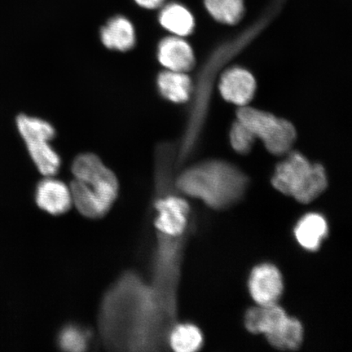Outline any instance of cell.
I'll return each mask as SVG.
<instances>
[{"label":"cell","mask_w":352,"mask_h":352,"mask_svg":"<svg viewBox=\"0 0 352 352\" xmlns=\"http://www.w3.org/2000/svg\"><path fill=\"white\" fill-rule=\"evenodd\" d=\"M206 10L214 20L234 25L244 14V0H204Z\"/></svg>","instance_id":"ffe728a7"},{"label":"cell","mask_w":352,"mask_h":352,"mask_svg":"<svg viewBox=\"0 0 352 352\" xmlns=\"http://www.w3.org/2000/svg\"><path fill=\"white\" fill-rule=\"evenodd\" d=\"M154 209L157 217L154 220L156 231L161 234L180 236L190 232V206L180 195L175 187L156 189Z\"/></svg>","instance_id":"ba28073f"},{"label":"cell","mask_w":352,"mask_h":352,"mask_svg":"<svg viewBox=\"0 0 352 352\" xmlns=\"http://www.w3.org/2000/svg\"><path fill=\"white\" fill-rule=\"evenodd\" d=\"M265 337L276 349L296 351L302 346L305 329L300 320L288 316L275 331Z\"/></svg>","instance_id":"ac0fdd59"},{"label":"cell","mask_w":352,"mask_h":352,"mask_svg":"<svg viewBox=\"0 0 352 352\" xmlns=\"http://www.w3.org/2000/svg\"><path fill=\"white\" fill-rule=\"evenodd\" d=\"M230 138L233 151L239 154L249 153L256 140L248 127L237 120L231 127Z\"/></svg>","instance_id":"7402d4cb"},{"label":"cell","mask_w":352,"mask_h":352,"mask_svg":"<svg viewBox=\"0 0 352 352\" xmlns=\"http://www.w3.org/2000/svg\"><path fill=\"white\" fill-rule=\"evenodd\" d=\"M236 120L248 127L267 151L283 156L292 151L297 133L292 122L256 108L244 105L237 109Z\"/></svg>","instance_id":"5b68a950"},{"label":"cell","mask_w":352,"mask_h":352,"mask_svg":"<svg viewBox=\"0 0 352 352\" xmlns=\"http://www.w3.org/2000/svg\"><path fill=\"white\" fill-rule=\"evenodd\" d=\"M219 89L223 98L244 107L254 98L256 82L253 74L245 69L233 67L226 70L220 76Z\"/></svg>","instance_id":"30bf717a"},{"label":"cell","mask_w":352,"mask_h":352,"mask_svg":"<svg viewBox=\"0 0 352 352\" xmlns=\"http://www.w3.org/2000/svg\"><path fill=\"white\" fill-rule=\"evenodd\" d=\"M99 329L110 350L161 351L177 323L166 311L151 283L135 272L122 274L101 302Z\"/></svg>","instance_id":"6da1fadb"},{"label":"cell","mask_w":352,"mask_h":352,"mask_svg":"<svg viewBox=\"0 0 352 352\" xmlns=\"http://www.w3.org/2000/svg\"><path fill=\"white\" fill-rule=\"evenodd\" d=\"M72 170L74 179L83 184L107 214L116 201L120 189L116 174L98 156L91 153L79 154L73 162Z\"/></svg>","instance_id":"52a82bcc"},{"label":"cell","mask_w":352,"mask_h":352,"mask_svg":"<svg viewBox=\"0 0 352 352\" xmlns=\"http://www.w3.org/2000/svg\"><path fill=\"white\" fill-rule=\"evenodd\" d=\"M272 184L283 195L308 204L325 191L328 178L322 165L312 164L302 153L290 151L276 166Z\"/></svg>","instance_id":"277c9868"},{"label":"cell","mask_w":352,"mask_h":352,"mask_svg":"<svg viewBox=\"0 0 352 352\" xmlns=\"http://www.w3.org/2000/svg\"><path fill=\"white\" fill-rule=\"evenodd\" d=\"M294 233L302 249L309 252H318L329 235L327 219L320 213H307L298 220Z\"/></svg>","instance_id":"5bb4252c"},{"label":"cell","mask_w":352,"mask_h":352,"mask_svg":"<svg viewBox=\"0 0 352 352\" xmlns=\"http://www.w3.org/2000/svg\"><path fill=\"white\" fill-rule=\"evenodd\" d=\"M264 30L261 21H256L245 32L215 48L201 66L195 86L192 87V104L186 125L177 145L175 144L176 164L182 166L195 152L208 117L215 79L224 65L249 45Z\"/></svg>","instance_id":"7a4b0ae2"},{"label":"cell","mask_w":352,"mask_h":352,"mask_svg":"<svg viewBox=\"0 0 352 352\" xmlns=\"http://www.w3.org/2000/svg\"><path fill=\"white\" fill-rule=\"evenodd\" d=\"M17 131L39 173L54 176L61 165L59 154L50 142L56 136L54 126L41 118L20 114L16 118Z\"/></svg>","instance_id":"8992f818"},{"label":"cell","mask_w":352,"mask_h":352,"mask_svg":"<svg viewBox=\"0 0 352 352\" xmlns=\"http://www.w3.org/2000/svg\"><path fill=\"white\" fill-rule=\"evenodd\" d=\"M35 201L39 208L52 215L63 214L73 205L69 187L54 176H46L38 184Z\"/></svg>","instance_id":"8fae6325"},{"label":"cell","mask_w":352,"mask_h":352,"mask_svg":"<svg viewBox=\"0 0 352 352\" xmlns=\"http://www.w3.org/2000/svg\"><path fill=\"white\" fill-rule=\"evenodd\" d=\"M201 329L191 323H176L170 330L167 344L175 351L195 352L204 346Z\"/></svg>","instance_id":"d6986e66"},{"label":"cell","mask_w":352,"mask_h":352,"mask_svg":"<svg viewBox=\"0 0 352 352\" xmlns=\"http://www.w3.org/2000/svg\"><path fill=\"white\" fill-rule=\"evenodd\" d=\"M100 38L103 45L110 50L130 51L136 43L135 26L127 17L114 16L101 28Z\"/></svg>","instance_id":"4fadbf2b"},{"label":"cell","mask_w":352,"mask_h":352,"mask_svg":"<svg viewBox=\"0 0 352 352\" xmlns=\"http://www.w3.org/2000/svg\"><path fill=\"white\" fill-rule=\"evenodd\" d=\"M90 334L85 328L77 324H66L60 330L57 342L61 350L69 352H81L89 346Z\"/></svg>","instance_id":"44dd1931"},{"label":"cell","mask_w":352,"mask_h":352,"mask_svg":"<svg viewBox=\"0 0 352 352\" xmlns=\"http://www.w3.org/2000/svg\"><path fill=\"white\" fill-rule=\"evenodd\" d=\"M249 179L239 167L210 160L184 170L175 178L180 195L200 200L214 210L230 208L244 197Z\"/></svg>","instance_id":"3957f363"},{"label":"cell","mask_w":352,"mask_h":352,"mask_svg":"<svg viewBox=\"0 0 352 352\" xmlns=\"http://www.w3.org/2000/svg\"><path fill=\"white\" fill-rule=\"evenodd\" d=\"M157 60L166 69L187 73L195 65V56L186 41L182 37L168 36L158 43Z\"/></svg>","instance_id":"7c38bea8"},{"label":"cell","mask_w":352,"mask_h":352,"mask_svg":"<svg viewBox=\"0 0 352 352\" xmlns=\"http://www.w3.org/2000/svg\"><path fill=\"white\" fill-rule=\"evenodd\" d=\"M134 2L144 10H153L161 8L165 0H134Z\"/></svg>","instance_id":"603a6c76"},{"label":"cell","mask_w":352,"mask_h":352,"mask_svg":"<svg viewBox=\"0 0 352 352\" xmlns=\"http://www.w3.org/2000/svg\"><path fill=\"white\" fill-rule=\"evenodd\" d=\"M284 308L276 305H257L249 308L245 315V327L253 334H270L280 327L287 318Z\"/></svg>","instance_id":"9a60e30c"},{"label":"cell","mask_w":352,"mask_h":352,"mask_svg":"<svg viewBox=\"0 0 352 352\" xmlns=\"http://www.w3.org/2000/svg\"><path fill=\"white\" fill-rule=\"evenodd\" d=\"M158 21L167 32L182 38L190 34L195 28L190 11L178 3H170L162 7Z\"/></svg>","instance_id":"e0dca14e"},{"label":"cell","mask_w":352,"mask_h":352,"mask_svg":"<svg viewBox=\"0 0 352 352\" xmlns=\"http://www.w3.org/2000/svg\"><path fill=\"white\" fill-rule=\"evenodd\" d=\"M248 287L250 296L257 305H276L283 294V275L274 264H259L250 272Z\"/></svg>","instance_id":"9c48e42d"},{"label":"cell","mask_w":352,"mask_h":352,"mask_svg":"<svg viewBox=\"0 0 352 352\" xmlns=\"http://www.w3.org/2000/svg\"><path fill=\"white\" fill-rule=\"evenodd\" d=\"M193 82L184 72L166 69L158 74L157 87L164 99L176 104L186 103L191 99Z\"/></svg>","instance_id":"2e32d148"}]
</instances>
